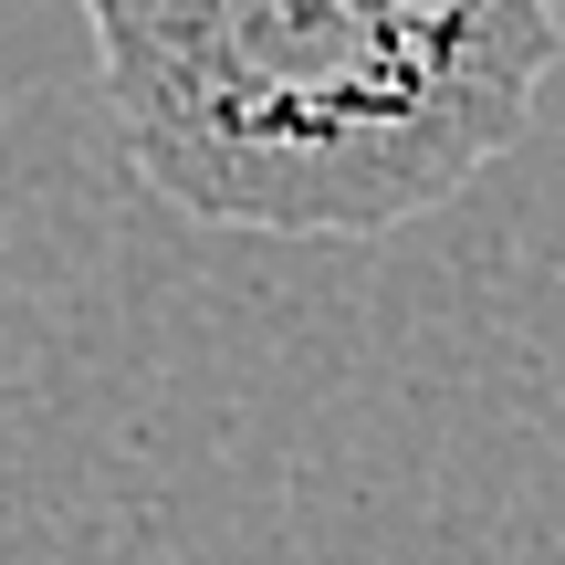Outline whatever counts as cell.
Segmentation results:
<instances>
[{
  "instance_id": "obj_1",
  "label": "cell",
  "mask_w": 565,
  "mask_h": 565,
  "mask_svg": "<svg viewBox=\"0 0 565 565\" xmlns=\"http://www.w3.org/2000/svg\"><path fill=\"white\" fill-rule=\"evenodd\" d=\"M84 32L137 179L210 231L356 242L503 158L377 0H84Z\"/></svg>"
},
{
  "instance_id": "obj_2",
  "label": "cell",
  "mask_w": 565,
  "mask_h": 565,
  "mask_svg": "<svg viewBox=\"0 0 565 565\" xmlns=\"http://www.w3.org/2000/svg\"><path fill=\"white\" fill-rule=\"evenodd\" d=\"M377 11H387V32L429 63V84H440L450 105H471L503 147L524 137L534 84H545L555 53H565V0H377Z\"/></svg>"
}]
</instances>
